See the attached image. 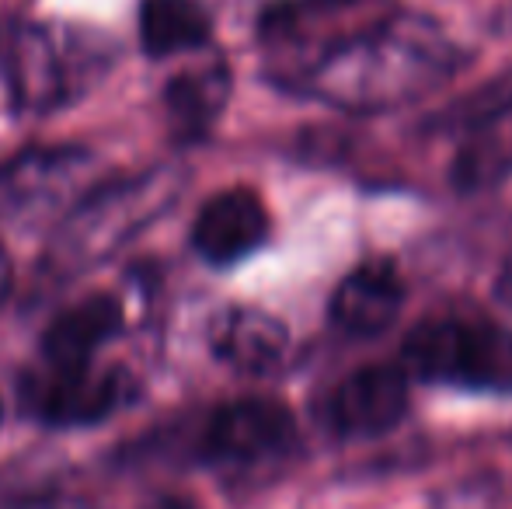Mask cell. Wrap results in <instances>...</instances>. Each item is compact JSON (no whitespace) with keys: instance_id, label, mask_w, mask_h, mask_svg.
<instances>
[{"instance_id":"7","label":"cell","mask_w":512,"mask_h":509,"mask_svg":"<svg viewBox=\"0 0 512 509\" xmlns=\"http://www.w3.org/2000/svg\"><path fill=\"white\" fill-rule=\"evenodd\" d=\"M408 401V370L401 363H370L335 387L328 415L345 436H380L405 419Z\"/></svg>"},{"instance_id":"17","label":"cell","mask_w":512,"mask_h":509,"mask_svg":"<svg viewBox=\"0 0 512 509\" xmlns=\"http://www.w3.org/2000/svg\"><path fill=\"white\" fill-rule=\"evenodd\" d=\"M7 290H11V262H7L4 248H0V300L7 297Z\"/></svg>"},{"instance_id":"8","label":"cell","mask_w":512,"mask_h":509,"mask_svg":"<svg viewBox=\"0 0 512 509\" xmlns=\"http://www.w3.org/2000/svg\"><path fill=\"white\" fill-rule=\"evenodd\" d=\"M269 238V210L251 189H227L199 210L192 224V248L209 265L244 262Z\"/></svg>"},{"instance_id":"12","label":"cell","mask_w":512,"mask_h":509,"mask_svg":"<svg viewBox=\"0 0 512 509\" xmlns=\"http://www.w3.org/2000/svg\"><path fill=\"white\" fill-rule=\"evenodd\" d=\"M230 98V70L223 60H209L175 74L164 91L168 123L178 136H199L220 119Z\"/></svg>"},{"instance_id":"10","label":"cell","mask_w":512,"mask_h":509,"mask_svg":"<svg viewBox=\"0 0 512 509\" xmlns=\"http://www.w3.org/2000/svg\"><path fill=\"white\" fill-rule=\"evenodd\" d=\"M405 307V283L391 262H366L338 283L331 297V321L345 335L373 339L398 321Z\"/></svg>"},{"instance_id":"6","label":"cell","mask_w":512,"mask_h":509,"mask_svg":"<svg viewBox=\"0 0 512 509\" xmlns=\"http://www.w3.org/2000/svg\"><path fill=\"white\" fill-rule=\"evenodd\" d=\"M297 443V419L283 401L241 398L209 415L199 454L216 468L244 471L286 457Z\"/></svg>"},{"instance_id":"13","label":"cell","mask_w":512,"mask_h":509,"mask_svg":"<svg viewBox=\"0 0 512 509\" xmlns=\"http://www.w3.org/2000/svg\"><path fill=\"white\" fill-rule=\"evenodd\" d=\"M140 46L154 60L196 53L209 42L213 21L199 0H140Z\"/></svg>"},{"instance_id":"2","label":"cell","mask_w":512,"mask_h":509,"mask_svg":"<svg viewBox=\"0 0 512 509\" xmlns=\"http://www.w3.org/2000/svg\"><path fill=\"white\" fill-rule=\"evenodd\" d=\"M178 185L182 175H175L171 168H154L147 175L122 178L84 196L63 220L49 248L53 265L63 272H81L112 258V252L129 245L150 220L175 203Z\"/></svg>"},{"instance_id":"19","label":"cell","mask_w":512,"mask_h":509,"mask_svg":"<svg viewBox=\"0 0 512 509\" xmlns=\"http://www.w3.org/2000/svg\"><path fill=\"white\" fill-rule=\"evenodd\" d=\"M0 419H4V405H0Z\"/></svg>"},{"instance_id":"1","label":"cell","mask_w":512,"mask_h":509,"mask_svg":"<svg viewBox=\"0 0 512 509\" xmlns=\"http://www.w3.org/2000/svg\"><path fill=\"white\" fill-rule=\"evenodd\" d=\"M112 42L67 21H14L0 35L11 105L25 116H49L77 102L112 67Z\"/></svg>"},{"instance_id":"3","label":"cell","mask_w":512,"mask_h":509,"mask_svg":"<svg viewBox=\"0 0 512 509\" xmlns=\"http://www.w3.org/2000/svg\"><path fill=\"white\" fill-rule=\"evenodd\" d=\"M443 70L446 49L436 35H425V28H387L331 56L321 84L345 105H394L415 98Z\"/></svg>"},{"instance_id":"11","label":"cell","mask_w":512,"mask_h":509,"mask_svg":"<svg viewBox=\"0 0 512 509\" xmlns=\"http://www.w3.org/2000/svg\"><path fill=\"white\" fill-rule=\"evenodd\" d=\"M126 325V311L115 293H91L77 300L42 335V356L49 367H84L95 363L102 346L115 339Z\"/></svg>"},{"instance_id":"18","label":"cell","mask_w":512,"mask_h":509,"mask_svg":"<svg viewBox=\"0 0 512 509\" xmlns=\"http://www.w3.org/2000/svg\"><path fill=\"white\" fill-rule=\"evenodd\" d=\"M321 4H349V0H321Z\"/></svg>"},{"instance_id":"5","label":"cell","mask_w":512,"mask_h":509,"mask_svg":"<svg viewBox=\"0 0 512 509\" xmlns=\"http://www.w3.org/2000/svg\"><path fill=\"white\" fill-rule=\"evenodd\" d=\"M133 377L122 367H46L25 381V408L42 426H98L136 398Z\"/></svg>"},{"instance_id":"14","label":"cell","mask_w":512,"mask_h":509,"mask_svg":"<svg viewBox=\"0 0 512 509\" xmlns=\"http://www.w3.org/2000/svg\"><path fill=\"white\" fill-rule=\"evenodd\" d=\"M14 509H95V506L84 503V499H77V496H63V492H49V496L25 499V503H18Z\"/></svg>"},{"instance_id":"15","label":"cell","mask_w":512,"mask_h":509,"mask_svg":"<svg viewBox=\"0 0 512 509\" xmlns=\"http://www.w3.org/2000/svg\"><path fill=\"white\" fill-rule=\"evenodd\" d=\"M143 509H203V506L192 503L189 496H171V492H168V496H154Z\"/></svg>"},{"instance_id":"4","label":"cell","mask_w":512,"mask_h":509,"mask_svg":"<svg viewBox=\"0 0 512 509\" xmlns=\"http://www.w3.org/2000/svg\"><path fill=\"white\" fill-rule=\"evenodd\" d=\"M408 377L467 391H512V328L495 321L436 318L411 328L401 349Z\"/></svg>"},{"instance_id":"9","label":"cell","mask_w":512,"mask_h":509,"mask_svg":"<svg viewBox=\"0 0 512 509\" xmlns=\"http://www.w3.org/2000/svg\"><path fill=\"white\" fill-rule=\"evenodd\" d=\"M209 349L220 363L241 374H272L286 360L290 332L269 311L258 307H223L209 321Z\"/></svg>"},{"instance_id":"16","label":"cell","mask_w":512,"mask_h":509,"mask_svg":"<svg viewBox=\"0 0 512 509\" xmlns=\"http://www.w3.org/2000/svg\"><path fill=\"white\" fill-rule=\"evenodd\" d=\"M495 293H499L502 304L512 307V255L506 258V265H502L499 279H495Z\"/></svg>"}]
</instances>
